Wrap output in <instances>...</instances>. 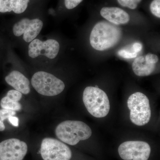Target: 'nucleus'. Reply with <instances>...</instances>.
Listing matches in <instances>:
<instances>
[{"label":"nucleus","mask_w":160,"mask_h":160,"mask_svg":"<svg viewBox=\"0 0 160 160\" xmlns=\"http://www.w3.org/2000/svg\"><path fill=\"white\" fill-rule=\"evenodd\" d=\"M141 1L142 0H118L120 5L132 9H136Z\"/></svg>","instance_id":"17"},{"label":"nucleus","mask_w":160,"mask_h":160,"mask_svg":"<svg viewBox=\"0 0 160 160\" xmlns=\"http://www.w3.org/2000/svg\"><path fill=\"white\" fill-rule=\"evenodd\" d=\"M83 101L87 111L94 117H105L109 113V98L106 92L99 88L86 87L83 92Z\"/></svg>","instance_id":"3"},{"label":"nucleus","mask_w":160,"mask_h":160,"mask_svg":"<svg viewBox=\"0 0 160 160\" xmlns=\"http://www.w3.org/2000/svg\"><path fill=\"white\" fill-rule=\"evenodd\" d=\"M118 54L120 56L124 58H136L137 56V53H134L132 51H128L126 49H121L118 52Z\"/></svg>","instance_id":"20"},{"label":"nucleus","mask_w":160,"mask_h":160,"mask_svg":"<svg viewBox=\"0 0 160 160\" xmlns=\"http://www.w3.org/2000/svg\"><path fill=\"white\" fill-rule=\"evenodd\" d=\"M122 36V29L108 22L96 24L90 33V45L95 50L104 51L117 45Z\"/></svg>","instance_id":"1"},{"label":"nucleus","mask_w":160,"mask_h":160,"mask_svg":"<svg viewBox=\"0 0 160 160\" xmlns=\"http://www.w3.org/2000/svg\"><path fill=\"white\" fill-rule=\"evenodd\" d=\"M28 151L25 142L17 138L4 140L0 143V160H23Z\"/></svg>","instance_id":"10"},{"label":"nucleus","mask_w":160,"mask_h":160,"mask_svg":"<svg viewBox=\"0 0 160 160\" xmlns=\"http://www.w3.org/2000/svg\"><path fill=\"white\" fill-rule=\"evenodd\" d=\"M59 50V43L53 39L42 41L35 38L29 43L28 46V54L32 58L43 56L49 59H53L57 56Z\"/></svg>","instance_id":"9"},{"label":"nucleus","mask_w":160,"mask_h":160,"mask_svg":"<svg viewBox=\"0 0 160 160\" xmlns=\"http://www.w3.org/2000/svg\"><path fill=\"white\" fill-rule=\"evenodd\" d=\"M32 86L38 93L45 96H55L62 92L64 82L53 74L45 71L35 73L31 79Z\"/></svg>","instance_id":"5"},{"label":"nucleus","mask_w":160,"mask_h":160,"mask_svg":"<svg viewBox=\"0 0 160 160\" xmlns=\"http://www.w3.org/2000/svg\"><path fill=\"white\" fill-rule=\"evenodd\" d=\"M43 27V21L40 19L23 18L15 23L12 32L17 37L23 36V40L26 43H30L39 34Z\"/></svg>","instance_id":"8"},{"label":"nucleus","mask_w":160,"mask_h":160,"mask_svg":"<svg viewBox=\"0 0 160 160\" xmlns=\"http://www.w3.org/2000/svg\"><path fill=\"white\" fill-rule=\"evenodd\" d=\"M119 154L124 160H148L151 148L147 142L142 141H127L119 146Z\"/></svg>","instance_id":"7"},{"label":"nucleus","mask_w":160,"mask_h":160,"mask_svg":"<svg viewBox=\"0 0 160 160\" xmlns=\"http://www.w3.org/2000/svg\"><path fill=\"white\" fill-rule=\"evenodd\" d=\"M41 154L44 160H70L71 149L65 143L56 139H43L41 146Z\"/></svg>","instance_id":"6"},{"label":"nucleus","mask_w":160,"mask_h":160,"mask_svg":"<svg viewBox=\"0 0 160 160\" xmlns=\"http://www.w3.org/2000/svg\"><path fill=\"white\" fill-rule=\"evenodd\" d=\"M16 114V112L6 109H0V131H4L5 129L4 121L9 118L10 116Z\"/></svg>","instance_id":"16"},{"label":"nucleus","mask_w":160,"mask_h":160,"mask_svg":"<svg viewBox=\"0 0 160 160\" xmlns=\"http://www.w3.org/2000/svg\"><path fill=\"white\" fill-rule=\"evenodd\" d=\"M152 14L157 18H160V0H153L150 6Z\"/></svg>","instance_id":"18"},{"label":"nucleus","mask_w":160,"mask_h":160,"mask_svg":"<svg viewBox=\"0 0 160 160\" xmlns=\"http://www.w3.org/2000/svg\"><path fill=\"white\" fill-rule=\"evenodd\" d=\"M130 110V120L138 126H143L149 123L151 116L149 99L146 95L136 92L131 95L127 101Z\"/></svg>","instance_id":"4"},{"label":"nucleus","mask_w":160,"mask_h":160,"mask_svg":"<svg viewBox=\"0 0 160 160\" xmlns=\"http://www.w3.org/2000/svg\"><path fill=\"white\" fill-rule=\"evenodd\" d=\"M156 64L149 62L145 57H138L133 61L132 69L138 76L146 77L151 75L155 70Z\"/></svg>","instance_id":"15"},{"label":"nucleus","mask_w":160,"mask_h":160,"mask_svg":"<svg viewBox=\"0 0 160 160\" xmlns=\"http://www.w3.org/2000/svg\"><path fill=\"white\" fill-rule=\"evenodd\" d=\"M100 13L109 22L116 26L127 24L130 20L129 14L125 10L118 7H103L101 9Z\"/></svg>","instance_id":"11"},{"label":"nucleus","mask_w":160,"mask_h":160,"mask_svg":"<svg viewBox=\"0 0 160 160\" xmlns=\"http://www.w3.org/2000/svg\"><path fill=\"white\" fill-rule=\"evenodd\" d=\"M22 97V94L15 89L9 90L6 96L2 98L0 102V105L2 109L19 111L22 106L19 101Z\"/></svg>","instance_id":"14"},{"label":"nucleus","mask_w":160,"mask_h":160,"mask_svg":"<svg viewBox=\"0 0 160 160\" xmlns=\"http://www.w3.org/2000/svg\"><path fill=\"white\" fill-rule=\"evenodd\" d=\"M9 122L12 126L15 127H18L19 126V119L16 117H14L13 116H10L8 118Z\"/></svg>","instance_id":"23"},{"label":"nucleus","mask_w":160,"mask_h":160,"mask_svg":"<svg viewBox=\"0 0 160 160\" xmlns=\"http://www.w3.org/2000/svg\"><path fill=\"white\" fill-rule=\"evenodd\" d=\"M55 134L63 142L75 146L80 141L89 139L91 137L92 130L88 125L82 121L67 120L58 125Z\"/></svg>","instance_id":"2"},{"label":"nucleus","mask_w":160,"mask_h":160,"mask_svg":"<svg viewBox=\"0 0 160 160\" xmlns=\"http://www.w3.org/2000/svg\"><path fill=\"white\" fill-rule=\"evenodd\" d=\"M5 80L8 85L22 94H28L30 92L29 80L20 72L17 70L12 71L6 77Z\"/></svg>","instance_id":"12"},{"label":"nucleus","mask_w":160,"mask_h":160,"mask_svg":"<svg viewBox=\"0 0 160 160\" xmlns=\"http://www.w3.org/2000/svg\"><path fill=\"white\" fill-rule=\"evenodd\" d=\"M30 0H0V12L20 14L26 11Z\"/></svg>","instance_id":"13"},{"label":"nucleus","mask_w":160,"mask_h":160,"mask_svg":"<svg viewBox=\"0 0 160 160\" xmlns=\"http://www.w3.org/2000/svg\"><path fill=\"white\" fill-rule=\"evenodd\" d=\"M142 48V46L141 43L138 42L135 43L132 45V51L134 52V53H138V52L141 51Z\"/></svg>","instance_id":"22"},{"label":"nucleus","mask_w":160,"mask_h":160,"mask_svg":"<svg viewBox=\"0 0 160 160\" xmlns=\"http://www.w3.org/2000/svg\"><path fill=\"white\" fill-rule=\"evenodd\" d=\"M145 58L147 61L152 64H156L158 62V58L155 54L149 53L145 56Z\"/></svg>","instance_id":"21"},{"label":"nucleus","mask_w":160,"mask_h":160,"mask_svg":"<svg viewBox=\"0 0 160 160\" xmlns=\"http://www.w3.org/2000/svg\"><path fill=\"white\" fill-rule=\"evenodd\" d=\"M83 0H64V5L66 9H72L77 7Z\"/></svg>","instance_id":"19"}]
</instances>
